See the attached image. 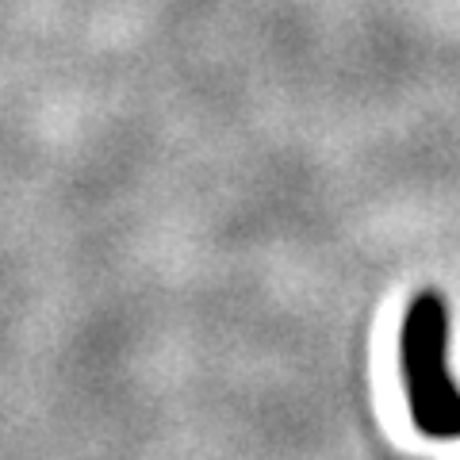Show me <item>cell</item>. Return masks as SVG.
Instances as JSON below:
<instances>
[{
  "mask_svg": "<svg viewBox=\"0 0 460 460\" xmlns=\"http://www.w3.org/2000/svg\"><path fill=\"white\" fill-rule=\"evenodd\" d=\"M449 349V304L426 288L411 299L399 330V368L407 384V407L419 434L453 441L460 438V387L445 368Z\"/></svg>",
  "mask_w": 460,
  "mask_h": 460,
  "instance_id": "cell-1",
  "label": "cell"
}]
</instances>
